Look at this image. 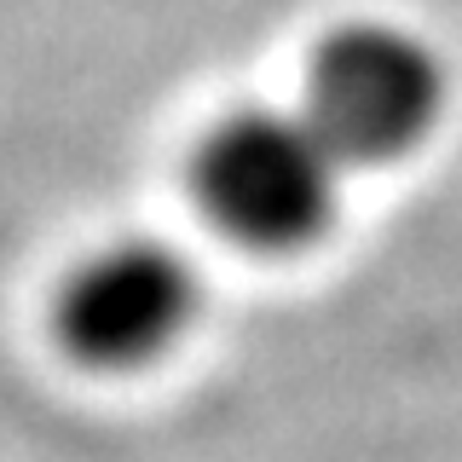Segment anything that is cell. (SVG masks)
I'll use <instances>...</instances> for the list:
<instances>
[{
  "label": "cell",
  "mask_w": 462,
  "mask_h": 462,
  "mask_svg": "<svg viewBox=\"0 0 462 462\" xmlns=\"http://www.w3.org/2000/svg\"><path fill=\"white\" fill-rule=\"evenodd\" d=\"M197 197L226 237L300 249L336 214L341 162L300 110H237L202 139Z\"/></svg>",
  "instance_id": "cell-1"
},
{
  "label": "cell",
  "mask_w": 462,
  "mask_h": 462,
  "mask_svg": "<svg viewBox=\"0 0 462 462\" xmlns=\"http://www.w3.org/2000/svg\"><path fill=\"white\" fill-rule=\"evenodd\" d=\"M445 81L433 52L393 23H346L318 41L300 116L341 168L399 162L428 139Z\"/></svg>",
  "instance_id": "cell-2"
},
{
  "label": "cell",
  "mask_w": 462,
  "mask_h": 462,
  "mask_svg": "<svg viewBox=\"0 0 462 462\" xmlns=\"http://www.w3.org/2000/svg\"><path fill=\"white\" fill-rule=\"evenodd\" d=\"M197 318V266L156 237H122L87 254L58 295L69 353L98 370L162 358Z\"/></svg>",
  "instance_id": "cell-3"
}]
</instances>
